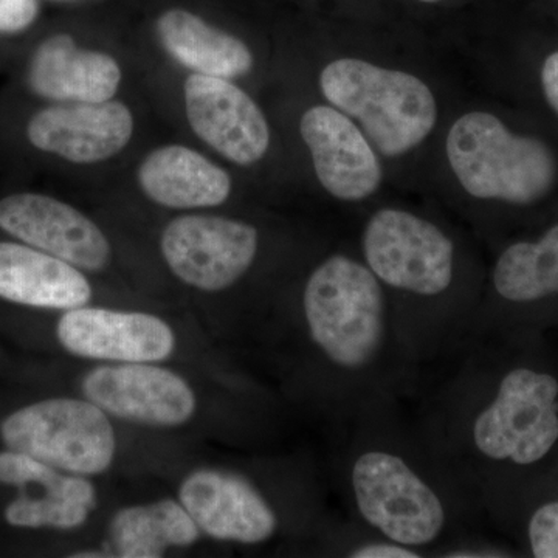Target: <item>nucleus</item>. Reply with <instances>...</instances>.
I'll return each mask as SVG.
<instances>
[{
	"label": "nucleus",
	"instance_id": "1",
	"mask_svg": "<svg viewBox=\"0 0 558 558\" xmlns=\"http://www.w3.org/2000/svg\"><path fill=\"white\" fill-rule=\"evenodd\" d=\"M438 453L468 480L483 464L534 465L558 442V379L527 366L512 368L498 380L486 402L444 399Z\"/></svg>",
	"mask_w": 558,
	"mask_h": 558
},
{
	"label": "nucleus",
	"instance_id": "2",
	"mask_svg": "<svg viewBox=\"0 0 558 558\" xmlns=\"http://www.w3.org/2000/svg\"><path fill=\"white\" fill-rule=\"evenodd\" d=\"M303 317L312 344L347 384L373 379L398 344L384 284L347 255L329 256L312 271Z\"/></svg>",
	"mask_w": 558,
	"mask_h": 558
},
{
	"label": "nucleus",
	"instance_id": "3",
	"mask_svg": "<svg viewBox=\"0 0 558 558\" xmlns=\"http://www.w3.org/2000/svg\"><path fill=\"white\" fill-rule=\"evenodd\" d=\"M347 476L355 512L377 537L422 553L450 534L447 490L398 446L362 444L349 459Z\"/></svg>",
	"mask_w": 558,
	"mask_h": 558
},
{
	"label": "nucleus",
	"instance_id": "4",
	"mask_svg": "<svg viewBox=\"0 0 558 558\" xmlns=\"http://www.w3.org/2000/svg\"><path fill=\"white\" fill-rule=\"evenodd\" d=\"M447 157L462 189L481 201L538 204L558 182V157L545 140L515 134L494 113L470 112L454 121Z\"/></svg>",
	"mask_w": 558,
	"mask_h": 558
},
{
	"label": "nucleus",
	"instance_id": "5",
	"mask_svg": "<svg viewBox=\"0 0 558 558\" xmlns=\"http://www.w3.org/2000/svg\"><path fill=\"white\" fill-rule=\"evenodd\" d=\"M319 87L326 100L359 121L363 134L387 157L416 148L438 119L427 84L400 70L343 58L323 69Z\"/></svg>",
	"mask_w": 558,
	"mask_h": 558
},
{
	"label": "nucleus",
	"instance_id": "6",
	"mask_svg": "<svg viewBox=\"0 0 558 558\" xmlns=\"http://www.w3.org/2000/svg\"><path fill=\"white\" fill-rule=\"evenodd\" d=\"M10 450L81 476H97L116 459L117 438L108 414L89 399L33 403L0 425Z\"/></svg>",
	"mask_w": 558,
	"mask_h": 558
},
{
	"label": "nucleus",
	"instance_id": "7",
	"mask_svg": "<svg viewBox=\"0 0 558 558\" xmlns=\"http://www.w3.org/2000/svg\"><path fill=\"white\" fill-rule=\"evenodd\" d=\"M363 256L384 288L439 299L454 279V244L435 223L410 211L374 213L362 236Z\"/></svg>",
	"mask_w": 558,
	"mask_h": 558
},
{
	"label": "nucleus",
	"instance_id": "8",
	"mask_svg": "<svg viewBox=\"0 0 558 558\" xmlns=\"http://www.w3.org/2000/svg\"><path fill=\"white\" fill-rule=\"evenodd\" d=\"M160 248L180 281L204 292H222L252 267L259 248V233L242 220L180 216L161 233Z\"/></svg>",
	"mask_w": 558,
	"mask_h": 558
},
{
	"label": "nucleus",
	"instance_id": "9",
	"mask_svg": "<svg viewBox=\"0 0 558 558\" xmlns=\"http://www.w3.org/2000/svg\"><path fill=\"white\" fill-rule=\"evenodd\" d=\"M81 389L108 416L148 427H180L197 409L189 381L156 363L97 366L83 377Z\"/></svg>",
	"mask_w": 558,
	"mask_h": 558
},
{
	"label": "nucleus",
	"instance_id": "10",
	"mask_svg": "<svg viewBox=\"0 0 558 558\" xmlns=\"http://www.w3.org/2000/svg\"><path fill=\"white\" fill-rule=\"evenodd\" d=\"M57 336L75 357L109 363L165 362L178 343L174 330L157 315L87 304L65 311Z\"/></svg>",
	"mask_w": 558,
	"mask_h": 558
},
{
	"label": "nucleus",
	"instance_id": "11",
	"mask_svg": "<svg viewBox=\"0 0 558 558\" xmlns=\"http://www.w3.org/2000/svg\"><path fill=\"white\" fill-rule=\"evenodd\" d=\"M179 501L201 532L218 542L260 545L278 531L277 512L258 488L226 470L190 473L180 484Z\"/></svg>",
	"mask_w": 558,
	"mask_h": 558
},
{
	"label": "nucleus",
	"instance_id": "12",
	"mask_svg": "<svg viewBox=\"0 0 558 558\" xmlns=\"http://www.w3.org/2000/svg\"><path fill=\"white\" fill-rule=\"evenodd\" d=\"M0 483L22 490L5 510L11 526L78 529L98 505L97 488L87 476L62 473L20 451L0 453Z\"/></svg>",
	"mask_w": 558,
	"mask_h": 558
},
{
	"label": "nucleus",
	"instance_id": "13",
	"mask_svg": "<svg viewBox=\"0 0 558 558\" xmlns=\"http://www.w3.org/2000/svg\"><path fill=\"white\" fill-rule=\"evenodd\" d=\"M0 229L81 270L108 266L110 244L97 223L64 202L40 194L0 201Z\"/></svg>",
	"mask_w": 558,
	"mask_h": 558
},
{
	"label": "nucleus",
	"instance_id": "14",
	"mask_svg": "<svg viewBox=\"0 0 558 558\" xmlns=\"http://www.w3.org/2000/svg\"><path fill=\"white\" fill-rule=\"evenodd\" d=\"M186 117L193 131L234 163L266 156L270 130L263 110L227 78L193 73L185 83Z\"/></svg>",
	"mask_w": 558,
	"mask_h": 558
},
{
	"label": "nucleus",
	"instance_id": "15",
	"mask_svg": "<svg viewBox=\"0 0 558 558\" xmlns=\"http://www.w3.org/2000/svg\"><path fill=\"white\" fill-rule=\"evenodd\" d=\"M315 172L330 196L359 202L376 193L384 178L368 137L340 110L315 106L300 121Z\"/></svg>",
	"mask_w": 558,
	"mask_h": 558
},
{
	"label": "nucleus",
	"instance_id": "16",
	"mask_svg": "<svg viewBox=\"0 0 558 558\" xmlns=\"http://www.w3.org/2000/svg\"><path fill=\"white\" fill-rule=\"evenodd\" d=\"M27 132L36 148L75 163H95L130 143L134 119L120 101L81 102L40 110Z\"/></svg>",
	"mask_w": 558,
	"mask_h": 558
},
{
	"label": "nucleus",
	"instance_id": "17",
	"mask_svg": "<svg viewBox=\"0 0 558 558\" xmlns=\"http://www.w3.org/2000/svg\"><path fill=\"white\" fill-rule=\"evenodd\" d=\"M0 299L40 310L70 311L89 304L92 286L78 267L57 256L0 242Z\"/></svg>",
	"mask_w": 558,
	"mask_h": 558
},
{
	"label": "nucleus",
	"instance_id": "18",
	"mask_svg": "<svg viewBox=\"0 0 558 558\" xmlns=\"http://www.w3.org/2000/svg\"><path fill=\"white\" fill-rule=\"evenodd\" d=\"M120 81V65L112 57L80 49L68 35H57L40 44L32 61L33 90L51 100L109 101Z\"/></svg>",
	"mask_w": 558,
	"mask_h": 558
},
{
	"label": "nucleus",
	"instance_id": "19",
	"mask_svg": "<svg viewBox=\"0 0 558 558\" xmlns=\"http://www.w3.org/2000/svg\"><path fill=\"white\" fill-rule=\"evenodd\" d=\"M138 182L150 201L178 209L218 207L231 191L222 168L179 145L153 150L140 167Z\"/></svg>",
	"mask_w": 558,
	"mask_h": 558
},
{
	"label": "nucleus",
	"instance_id": "20",
	"mask_svg": "<svg viewBox=\"0 0 558 558\" xmlns=\"http://www.w3.org/2000/svg\"><path fill=\"white\" fill-rule=\"evenodd\" d=\"M199 537L201 529L182 502L165 498L119 510L109 524L108 550L110 557L159 558Z\"/></svg>",
	"mask_w": 558,
	"mask_h": 558
},
{
	"label": "nucleus",
	"instance_id": "21",
	"mask_svg": "<svg viewBox=\"0 0 558 558\" xmlns=\"http://www.w3.org/2000/svg\"><path fill=\"white\" fill-rule=\"evenodd\" d=\"M157 28L168 53L201 75L229 80L252 70V51L241 39L205 24L190 11H167Z\"/></svg>",
	"mask_w": 558,
	"mask_h": 558
},
{
	"label": "nucleus",
	"instance_id": "22",
	"mask_svg": "<svg viewBox=\"0 0 558 558\" xmlns=\"http://www.w3.org/2000/svg\"><path fill=\"white\" fill-rule=\"evenodd\" d=\"M492 282L495 292L510 303L558 295V223L538 240L509 245L495 264Z\"/></svg>",
	"mask_w": 558,
	"mask_h": 558
},
{
	"label": "nucleus",
	"instance_id": "23",
	"mask_svg": "<svg viewBox=\"0 0 558 558\" xmlns=\"http://www.w3.org/2000/svg\"><path fill=\"white\" fill-rule=\"evenodd\" d=\"M527 534L534 557L558 558V501L535 510L529 521Z\"/></svg>",
	"mask_w": 558,
	"mask_h": 558
},
{
	"label": "nucleus",
	"instance_id": "24",
	"mask_svg": "<svg viewBox=\"0 0 558 558\" xmlns=\"http://www.w3.org/2000/svg\"><path fill=\"white\" fill-rule=\"evenodd\" d=\"M352 558H421L418 550L384 537L366 539L347 550Z\"/></svg>",
	"mask_w": 558,
	"mask_h": 558
},
{
	"label": "nucleus",
	"instance_id": "25",
	"mask_svg": "<svg viewBox=\"0 0 558 558\" xmlns=\"http://www.w3.org/2000/svg\"><path fill=\"white\" fill-rule=\"evenodd\" d=\"M35 0H0V32H20L35 21Z\"/></svg>",
	"mask_w": 558,
	"mask_h": 558
},
{
	"label": "nucleus",
	"instance_id": "26",
	"mask_svg": "<svg viewBox=\"0 0 558 558\" xmlns=\"http://www.w3.org/2000/svg\"><path fill=\"white\" fill-rule=\"evenodd\" d=\"M539 83L549 108L558 117V50L550 53L539 70Z\"/></svg>",
	"mask_w": 558,
	"mask_h": 558
},
{
	"label": "nucleus",
	"instance_id": "27",
	"mask_svg": "<svg viewBox=\"0 0 558 558\" xmlns=\"http://www.w3.org/2000/svg\"><path fill=\"white\" fill-rule=\"evenodd\" d=\"M421 2L433 3V2H439V0H421Z\"/></svg>",
	"mask_w": 558,
	"mask_h": 558
}]
</instances>
